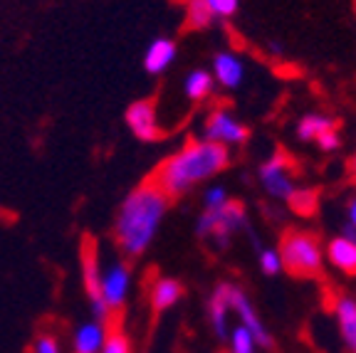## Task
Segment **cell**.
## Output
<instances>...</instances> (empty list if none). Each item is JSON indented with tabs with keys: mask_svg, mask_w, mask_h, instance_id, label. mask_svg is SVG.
<instances>
[{
	"mask_svg": "<svg viewBox=\"0 0 356 353\" xmlns=\"http://www.w3.org/2000/svg\"><path fill=\"white\" fill-rule=\"evenodd\" d=\"M203 136H206V141H213V144H220L228 149V146H243L248 141V136H250V131L228 109H216L206 119Z\"/></svg>",
	"mask_w": 356,
	"mask_h": 353,
	"instance_id": "8992f818",
	"label": "cell"
},
{
	"mask_svg": "<svg viewBox=\"0 0 356 353\" xmlns=\"http://www.w3.org/2000/svg\"><path fill=\"white\" fill-rule=\"evenodd\" d=\"M124 116H127V126L131 129V133L139 138V141H156L159 133H161L159 122H156L154 101H149V99L134 101Z\"/></svg>",
	"mask_w": 356,
	"mask_h": 353,
	"instance_id": "30bf717a",
	"label": "cell"
},
{
	"mask_svg": "<svg viewBox=\"0 0 356 353\" xmlns=\"http://www.w3.org/2000/svg\"><path fill=\"white\" fill-rule=\"evenodd\" d=\"M260 270L270 277H275L280 270H282V262H280L277 249H262L260 252Z\"/></svg>",
	"mask_w": 356,
	"mask_h": 353,
	"instance_id": "484cf974",
	"label": "cell"
},
{
	"mask_svg": "<svg viewBox=\"0 0 356 353\" xmlns=\"http://www.w3.org/2000/svg\"><path fill=\"white\" fill-rule=\"evenodd\" d=\"M351 178L356 181V154H354V158H351Z\"/></svg>",
	"mask_w": 356,
	"mask_h": 353,
	"instance_id": "f1b7e54d",
	"label": "cell"
},
{
	"mask_svg": "<svg viewBox=\"0 0 356 353\" xmlns=\"http://www.w3.org/2000/svg\"><path fill=\"white\" fill-rule=\"evenodd\" d=\"M287 203L292 205L297 213H302V215H309V213H314V208H317V195H314V190H295V193L289 195Z\"/></svg>",
	"mask_w": 356,
	"mask_h": 353,
	"instance_id": "603a6c76",
	"label": "cell"
},
{
	"mask_svg": "<svg viewBox=\"0 0 356 353\" xmlns=\"http://www.w3.org/2000/svg\"><path fill=\"white\" fill-rule=\"evenodd\" d=\"M337 122L327 114H307L300 124H297V136L300 141H317L322 133L334 131Z\"/></svg>",
	"mask_w": 356,
	"mask_h": 353,
	"instance_id": "e0dca14e",
	"label": "cell"
},
{
	"mask_svg": "<svg viewBox=\"0 0 356 353\" xmlns=\"http://www.w3.org/2000/svg\"><path fill=\"white\" fill-rule=\"evenodd\" d=\"M277 254L282 270H287L292 277H317L322 272L324 252L312 232L289 230L280 243Z\"/></svg>",
	"mask_w": 356,
	"mask_h": 353,
	"instance_id": "3957f363",
	"label": "cell"
},
{
	"mask_svg": "<svg viewBox=\"0 0 356 353\" xmlns=\"http://www.w3.org/2000/svg\"><path fill=\"white\" fill-rule=\"evenodd\" d=\"M176 60V42L168 38H159L146 47L144 55V69L149 74H161Z\"/></svg>",
	"mask_w": 356,
	"mask_h": 353,
	"instance_id": "2e32d148",
	"label": "cell"
},
{
	"mask_svg": "<svg viewBox=\"0 0 356 353\" xmlns=\"http://www.w3.org/2000/svg\"><path fill=\"white\" fill-rule=\"evenodd\" d=\"M228 302H230V311H233V314H238V319H240L238 324L245 326V329L255 336L257 346L273 348V334L267 331V326L262 324L260 314L255 311L252 302L248 299V294H245L243 289L235 287V284H230V281H228Z\"/></svg>",
	"mask_w": 356,
	"mask_h": 353,
	"instance_id": "52a82bcc",
	"label": "cell"
},
{
	"mask_svg": "<svg viewBox=\"0 0 356 353\" xmlns=\"http://www.w3.org/2000/svg\"><path fill=\"white\" fill-rule=\"evenodd\" d=\"M30 353H62V341L52 331H40L30 343Z\"/></svg>",
	"mask_w": 356,
	"mask_h": 353,
	"instance_id": "7402d4cb",
	"label": "cell"
},
{
	"mask_svg": "<svg viewBox=\"0 0 356 353\" xmlns=\"http://www.w3.org/2000/svg\"><path fill=\"white\" fill-rule=\"evenodd\" d=\"M228 193H225V188L220 186H213L208 188L206 193H203V210H218L222 208V205L228 203Z\"/></svg>",
	"mask_w": 356,
	"mask_h": 353,
	"instance_id": "cb8c5ba5",
	"label": "cell"
},
{
	"mask_svg": "<svg viewBox=\"0 0 356 353\" xmlns=\"http://www.w3.org/2000/svg\"><path fill=\"white\" fill-rule=\"evenodd\" d=\"M327 260L334 270H339L341 274L356 277V240L349 238H334L332 243L327 245Z\"/></svg>",
	"mask_w": 356,
	"mask_h": 353,
	"instance_id": "5bb4252c",
	"label": "cell"
},
{
	"mask_svg": "<svg viewBox=\"0 0 356 353\" xmlns=\"http://www.w3.org/2000/svg\"><path fill=\"white\" fill-rule=\"evenodd\" d=\"M260 181L267 193L282 200H289V195L297 190L295 181H292V171H289V161L284 154H275L267 163H262Z\"/></svg>",
	"mask_w": 356,
	"mask_h": 353,
	"instance_id": "ba28073f",
	"label": "cell"
},
{
	"mask_svg": "<svg viewBox=\"0 0 356 353\" xmlns=\"http://www.w3.org/2000/svg\"><path fill=\"white\" fill-rule=\"evenodd\" d=\"M230 302H228V281H220L216 289H213L211 299H208V319H211V326L213 331H216L218 338H228V331H230Z\"/></svg>",
	"mask_w": 356,
	"mask_h": 353,
	"instance_id": "8fae6325",
	"label": "cell"
},
{
	"mask_svg": "<svg viewBox=\"0 0 356 353\" xmlns=\"http://www.w3.org/2000/svg\"><path fill=\"white\" fill-rule=\"evenodd\" d=\"M213 87H216V79H213V74L206 72V69H193L184 82L186 97L193 101H200V99H206V97H211Z\"/></svg>",
	"mask_w": 356,
	"mask_h": 353,
	"instance_id": "ac0fdd59",
	"label": "cell"
},
{
	"mask_svg": "<svg viewBox=\"0 0 356 353\" xmlns=\"http://www.w3.org/2000/svg\"><path fill=\"white\" fill-rule=\"evenodd\" d=\"M354 10H356V0H354Z\"/></svg>",
	"mask_w": 356,
	"mask_h": 353,
	"instance_id": "f546056e",
	"label": "cell"
},
{
	"mask_svg": "<svg viewBox=\"0 0 356 353\" xmlns=\"http://www.w3.org/2000/svg\"><path fill=\"white\" fill-rule=\"evenodd\" d=\"M166 210L168 198L151 181L134 188L119 205L117 220H114V243L119 252L129 260L144 254L154 243Z\"/></svg>",
	"mask_w": 356,
	"mask_h": 353,
	"instance_id": "6da1fadb",
	"label": "cell"
},
{
	"mask_svg": "<svg viewBox=\"0 0 356 353\" xmlns=\"http://www.w3.org/2000/svg\"><path fill=\"white\" fill-rule=\"evenodd\" d=\"M230 163V154L225 146L213 141H191L184 149H178L166 161L159 163L154 171V183L166 198H178L193 190L198 183L208 181L211 176L220 173Z\"/></svg>",
	"mask_w": 356,
	"mask_h": 353,
	"instance_id": "7a4b0ae2",
	"label": "cell"
},
{
	"mask_svg": "<svg viewBox=\"0 0 356 353\" xmlns=\"http://www.w3.org/2000/svg\"><path fill=\"white\" fill-rule=\"evenodd\" d=\"M228 353H257V341H255V336H252L245 326H233L228 331Z\"/></svg>",
	"mask_w": 356,
	"mask_h": 353,
	"instance_id": "d6986e66",
	"label": "cell"
},
{
	"mask_svg": "<svg viewBox=\"0 0 356 353\" xmlns=\"http://www.w3.org/2000/svg\"><path fill=\"white\" fill-rule=\"evenodd\" d=\"M181 297H184V284L178 279H173V277H159L149 289L151 309L156 314H163V311L173 309L181 302Z\"/></svg>",
	"mask_w": 356,
	"mask_h": 353,
	"instance_id": "7c38bea8",
	"label": "cell"
},
{
	"mask_svg": "<svg viewBox=\"0 0 356 353\" xmlns=\"http://www.w3.org/2000/svg\"><path fill=\"white\" fill-rule=\"evenodd\" d=\"M349 225L356 230V198L349 203Z\"/></svg>",
	"mask_w": 356,
	"mask_h": 353,
	"instance_id": "83f0119b",
	"label": "cell"
},
{
	"mask_svg": "<svg viewBox=\"0 0 356 353\" xmlns=\"http://www.w3.org/2000/svg\"><path fill=\"white\" fill-rule=\"evenodd\" d=\"M131 270L127 262L111 260L102 262V274H99V299L104 304V309L109 311V316H114L117 311H122L129 302L131 294Z\"/></svg>",
	"mask_w": 356,
	"mask_h": 353,
	"instance_id": "5b68a950",
	"label": "cell"
},
{
	"mask_svg": "<svg viewBox=\"0 0 356 353\" xmlns=\"http://www.w3.org/2000/svg\"><path fill=\"white\" fill-rule=\"evenodd\" d=\"M109 321L102 319H84L74 326L72 338H70V353H102L109 336Z\"/></svg>",
	"mask_w": 356,
	"mask_h": 353,
	"instance_id": "9c48e42d",
	"label": "cell"
},
{
	"mask_svg": "<svg viewBox=\"0 0 356 353\" xmlns=\"http://www.w3.org/2000/svg\"><path fill=\"white\" fill-rule=\"evenodd\" d=\"M314 144H317L322 151H327V154H332V151H337L341 146V138H339V133H337V129H334V131L322 133V136H319Z\"/></svg>",
	"mask_w": 356,
	"mask_h": 353,
	"instance_id": "4316f807",
	"label": "cell"
},
{
	"mask_svg": "<svg viewBox=\"0 0 356 353\" xmlns=\"http://www.w3.org/2000/svg\"><path fill=\"white\" fill-rule=\"evenodd\" d=\"M213 79H216L220 87L235 89L243 84L245 77V67L233 52H218L216 60H213Z\"/></svg>",
	"mask_w": 356,
	"mask_h": 353,
	"instance_id": "9a60e30c",
	"label": "cell"
},
{
	"mask_svg": "<svg viewBox=\"0 0 356 353\" xmlns=\"http://www.w3.org/2000/svg\"><path fill=\"white\" fill-rule=\"evenodd\" d=\"M248 222L245 208L238 200H228L218 210H203L195 222V232L200 238H213L218 247H228L230 238Z\"/></svg>",
	"mask_w": 356,
	"mask_h": 353,
	"instance_id": "277c9868",
	"label": "cell"
},
{
	"mask_svg": "<svg viewBox=\"0 0 356 353\" xmlns=\"http://www.w3.org/2000/svg\"><path fill=\"white\" fill-rule=\"evenodd\" d=\"M213 17H233L238 13V0H206Z\"/></svg>",
	"mask_w": 356,
	"mask_h": 353,
	"instance_id": "d4e9b609",
	"label": "cell"
},
{
	"mask_svg": "<svg viewBox=\"0 0 356 353\" xmlns=\"http://www.w3.org/2000/svg\"><path fill=\"white\" fill-rule=\"evenodd\" d=\"M102 353H134L131 338L127 336V331H124V329H117V326H111V329H109V336H106L104 348H102Z\"/></svg>",
	"mask_w": 356,
	"mask_h": 353,
	"instance_id": "44dd1931",
	"label": "cell"
},
{
	"mask_svg": "<svg viewBox=\"0 0 356 353\" xmlns=\"http://www.w3.org/2000/svg\"><path fill=\"white\" fill-rule=\"evenodd\" d=\"M186 22L188 28L193 30H203L213 22V13L208 10L206 0H188L186 3Z\"/></svg>",
	"mask_w": 356,
	"mask_h": 353,
	"instance_id": "ffe728a7",
	"label": "cell"
},
{
	"mask_svg": "<svg viewBox=\"0 0 356 353\" xmlns=\"http://www.w3.org/2000/svg\"><path fill=\"white\" fill-rule=\"evenodd\" d=\"M334 316H337V326H339L346 353H356V299L351 297L337 299Z\"/></svg>",
	"mask_w": 356,
	"mask_h": 353,
	"instance_id": "4fadbf2b",
	"label": "cell"
}]
</instances>
